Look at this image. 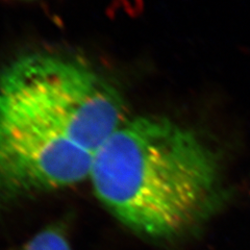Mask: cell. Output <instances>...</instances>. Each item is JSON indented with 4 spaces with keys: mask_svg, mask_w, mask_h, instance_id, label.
I'll use <instances>...</instances> for the list:
<instances>
[{
    "mask_svg": "<svg viewBox=\"0 0 250 250\" xmlns=\"http://www.w3.org/2000/svg\"><path fill=\"white\" fill-rule=\"evenodd\" d=\"M126 120L120 92L85 62L36 52L0 71V203L89 179Z\"/></svg>",
    "mask_w": 250,
    "mask_h": 250,
    "instance_id": "6da1fadb",
    "label": "cell"
},
{
    "mask_svg": "<svg viewBox=\"0 0 250 250\" xmlns=\"http://www.w3.org/2000/svg\"><path fill=\"white\" fill-rule=\"evenodd\" d=\"M89 179L117 220L150 240L192 232L224 199L217 152L160 116L125 120L101 147Z\"/></svg>",
    "mask_w": 250,
    "mask_h": 250,
    "instance_id": "7a4b0ae2",
    "label": "cell"
},
{
    "mask_svg": "<svg viewBox=\"0 0 250 250\" xmlns=\"http://www.w3.org/2000/svg\"><path fill=\"white\" fill-rule=\"evenodd\" d=\"M18 250H72V247L64 226L51 224L36 233Z\"/></svg>",
    "mask_w": 250,
    "mask_h": 250,
    "instance_id": "3957f363",
    "label": "cell"
}]
</instances>
